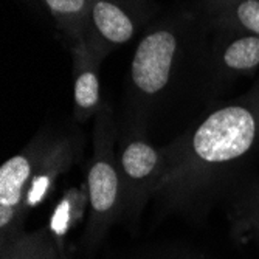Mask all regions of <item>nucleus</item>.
Masks as SVG:
<instances>
[{
  "label": "nucleus",
  "instance_id": "nucleus-1",
  "mask_svg": "<svg viewBox=\"0 0 259 259\" xmlns=\"http://www.w3.org/2000/svg\"><path fill=\"white\" fill-rule=\"evenodd\" d=\"M211 28L196 8L177 10L145 31L127 75V98L134 118L186 97L219 90L209 59Z\"/></svg>",
  "mask_w": 259,
  "mask_h": 259
},
{
  "label": "nucleus",
  "instance_id": "nucleus-2",
  "mask_svg": "<svg viewBox=\"0 0 259 259\" xmlns=\"http://www.w3.org/2000/svg\"><path fill=\"white\" fill-rule=\"evenodd\" d=\"M259 146V75L241 97L211 110L193 129L161 148L157 190L183 191L231 168Z\"/></svg>",
  "mask_w": 259,
  "mask_h": 259
},
{
  "label": "nucleus",
  "instance_id": "nucleus-3",
  "mask_svg": "<svg viewBox=\"0 0 259 259\" xmlns=\"http://www.w3.org/2000/svg\"><path fill=\"white\" fill-rule=\"evenodd\" d=\"M116 126L109 104L95 116L93 127V157L87 172V199L90 219L87 241L98 242L110 222L118 214L123 200V179L115 154Z\"/></svg>",
  "mask_w": 259,
  "mask_h": 259
},
{
  "label": "nucleus",
  "instance_id": "nucleus-4",
  "mask_svg": "<svg viewBox=\"0 0 259 259\" xmlns=\"http://www.w3.org/2000/svg\"><path fill=\"white\" fill-rule=\"evenodd\" d=\"M155 11L157 5L152 0H92L84 40L103 61L132 40Z\"/></svg>",
  "mask_w": 259,
  "mask_h": 259
},
{
  "label": "nucleus",
  "instance_id": "nucleus-5",
  "mask_svg": "<svg viewBox=\"0 0 259 259\" xmlns=\"http://www.w3.org/2000/svg\"><path fill=\"white\" fill-rule=\"evenodd\" d=\"M55 137L52 132H40L0 168V230L4 242L17 234V224L25 213L28 188Z\"/></svg>",
  "mask_w": 259,
  "mask_h": 259
},
{
  "label": "nucleus",
  "instance_id": "nucleus-6",
  "mask_svg": "<svg viewBox=\"0 0 259 259\" xmlns=\"http://www.w3.org/2000/svg\"><path fill=\"white\" fill-rule=\"evenodd\" d=\"M116 158L123 179V196L134 209L149 191L158 188L163 171L161 149L148 140L143 127L132 126L120 141Z\"/></svg>",
  "mask_w": 259,
  "mask_h": 259
},
{
  "label": "nucleus",
  "instance_id": "nucleus-7",
  "mask_svg": "<svg viewBox=\"0 0 259 259\" xmlns=\"http://www.w3.org/2000/svg\"><path fill=\"white\" fill-rule=\"evenodd\" d=\"M209 59L219 89L238 78L254 76L259 72V36L211 28Z\"/></svg>",
  "mask_w": 259,
  "mask_h": 259
},
{
  "label": "nucleus",
  "instance_id": "nucleus-8",
  "mask_svg": "<svg viewBox=\"0 0 259 259\" xmlns=\"http://www.w3.org/2000/svg\"><path fill=\"white\" fill-rule=\"evenodd\" d=\"M73 75V115L79 123H85L104 106L100 89L101 59L90 50L84 39L70 44Z\"/></svg>",
  "mask_w": 259,
  "mask_h": 259
},
{
  "label": "nucleus",
  "instance_id": "nucleus-9",
  "mask_svg": "<svg viewBox=\"0 0 259 259\" xmlns=\"http://www.w3.org/2000/svg\"><path fill=\"white\" fill-rule=\"evenodd\" d=\"M208 25L259 36V0H199Z\"/></svg>",
  "mask_w": 259,
  "mask_h": 259
},
{
  "label": "nucleus",
  "instance_id": "nucleus-10",
  "mask_svg": "<svg viewBox=\"0 0 259 259\" xmlns=\"http://www.w3.org/2000/svg\"><path fill=\"white\" fill-rule=\"evenodd\" d=\"M92 0H40L68 44L84 39Z\"/></svg>",
  "mask_w": 259,
  "mask_h": 259
},
{
  "label": "nucleus",
  "instance_id": "nucleus-11",
  "mask_svg": "<svg viewBox=\"0 0 259 259\" xmlns=\"http://www.w3.org/2000/svg\"><path fill=\"white\" fill-rule=\"evenodd\" d=\"M50 241L40 236H19L4 242L2 259H56Z\"/></svg>",
  "mask_w": 259,
  "mask_h": 259
},
{
  "label": "nucleus",
  "instance_id": "nucleus-12",
  "mask_svg": "<svg viewBox=\"0 0 259 259\" xmlns=\"http://www.w3.org/2000/svg\"><path fill=\"white\" fill-rule=\"evenodd\" d=\"M85 194L82 196L78 191H70L61 200L52 219V230L58 238L64 236L65 231L81 216L82 208L85 206Z\"/></svg>",
  "mask_w": 259,
  "mask_h": 259
}]
</instances>
